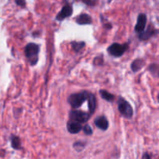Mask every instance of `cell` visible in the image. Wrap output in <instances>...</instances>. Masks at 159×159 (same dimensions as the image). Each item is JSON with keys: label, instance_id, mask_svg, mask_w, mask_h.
<instances>
[{"label": "cell", "instance_id": "1", "mask_svg": "<svg viewBox=\"0 0 159 159\" xmlns=\"http://www.w3.org/2000/svg\"><path fill=\"white\" fill-rule=\"evenodd\" d=\"M40 47L35 43H29L25 47V56L32 66L35 65L38 62V54Z\"/></svg>", "mask_w": 159, "mask_h": 159}, {"label": "cell", "instance_id": "2", "mask_svg": "<svg viewBox=\"0 0 159 159\" xmlns=\"http://www.w3.org/2000/svg\"><path fill=\"white\" fill-rule=\"evenodd\" d=\"M89 93L86 90H82L79 93L71 94L68 98V102L74 108H79L85 101H88Z\"/></svg>", "mask_w": 159, "mask_h": 159}, {"label": "cell", "instance_id": "3", "mask_svg": "<svg viewBox=\"0 0 159 159\" xmlns=\"http://www.w3.org/2000/svg\"><path fill=\"white\" fill-rule=\"evenodd\" d=\"M118 110L120 113L124 117L127 118H130L133 116L134 110L132 106L130 105V103L126 101L124 98H120L118 100Z\"/></svg>", "mask_w": 159, "mask_h": 159}, {"label": "cell", "instance_id": "4", "mask_svg": "<svg viewBox=\"0 0 159 159\" xmlns=\"http://www.w3.org/2000/svg\"><path fill=\"white\" fill-rule=\"evenodd\" d=\"M127 48H128V44L121 45V44L113 43L108 47L107 51L110 55L114 57H120L127 51Z\"/></svg>", "mask_w": 159, "mask_h": 159}, {"label": "cell", "instance_id": "5", "mask_svg": "<svg viewBox=\"0 0 159 159\" xmlns=\"http://www.w3.org/2000/svg\"><path fill=\"white\" fill-rule=\"evenodd\" d=\"M70 119L75 120L80 123H85L89 119L90 114L79 110H71L69 112Z\"/></svg>", "mask_w": 159, "mask_h": 159}, {"label": "cell", "instance_id": "6", "mask_svg": "<svg viewBox=\"0 0 159 159\" xmlns=\"http://www.w3.org/2000/svg\"><path fill=\"white\" fill-rule=\"evenodd\" d=\"M72 6L69 4H67L62 7L61 10L57 13V16H56V20H58V21H62V20H64L65 18H67V17H71V16L72 15Z\"/></svg>", "mask_w": 159, "mask_h": 159}, {"label": "cell", "instance_id": "7", "mask_svg": "<svg viewBox=\"0 0 159 159\" xmlns=\"http://www.w3.org/2000/svg\"><path fill=\"white\" fill-rule=\"evenodd\" d=\"M146 23H147V16L144 13H141L138 15L137 23L135 25L134 31L138 34H141L145 30Z\"/></svg>", "mask_w": 159, "mask_h": 159}, {"label": "cell", "instance_id": "8", "mask_svg": "<svg viewBox=\"0 0 159 159\" xmlns=\"http://www.w3.org/2000/svg\"><path fill=\"white\" fill-rule=\"evenodd\" d=\"M82 128L83 127L82 126V123L75 121V120L71 119L67 123V129L71 134L78 133L80 132L81 129H82Z\"/></svg>", "mask_w": 159, "mask_h": 159}, {"label": "cell", "instance_id": "9", "mask_svg": "<svg viewBox=\"0 0 159 159\" xmlns=\"http://www.w3.org/2000/svg\"><path fill=\"white\" fill-rule=\"evenodd\" d=\"M94 123L99 129L102 130H107L109 127V121L104 115L97 116L94 120Z\"/></svg>", "mask_w": 159, "mask_h": 159}, {"label": "cell", "instance_id": "10", "mask_svg": "<svg viewBox=\"0 0 159 159\" xmlns=\"http://www.w3.org/2000/svg\"><path fill=\"white\" fill-rule=\"evenodd\" d=\"M156 29H155L152 26H149L148 27L146 30H144L142 33L139 34L138 37H139L140 40L146 41L148 40V39L150 38V37H152L153 35H155V34H156Z\"/></svg>", "mask_w": 159, "mask_h": 159}, {"label": "cell", "instance_id": "11", "mask_svg": "<svg viewBox=\"0 0 159 159\" xmlns=\"http://www.w3.org/2000/svg\"><path fill=\"white\" fill-rule=\"evenodd\" d=\"M76 23L79 25H87V24H91L93 23V20L92 17H90L89 14L86 13H82L77 17L75 20Z\"/></svg>", "mask_w": 159, "mask_h": 159}, {"label": "cell", "instance_id": "12", "mask_svg": "<svg viewBox=\"0 0 159 159\" xmlns=\"http://www.w3.org/2000/svg\"><path fill=\"white\" fill-rule=\"evenodd\" d=\"M144 65H145V62H144V59H137L132 62L131 65H130V68H131L132 71L136 73V72L141 70Z\"/></svg>", "mask_w": 159, "mask_h": 159}, {"label": "cell", "instance_id": "13", "mask_svg": "<svg viewBox=\"0 0 159 159\" xmlns=\"http://www.w3.org/2000/svg\"><path fill=\"white\" fill-rule=\"evenodd\" d=\"M88 105H89V110L90 114L94 113L95 110H96V98L93 94L89 93L88 98Z\"/></svg>", "mask_w": 159, "mask_h": 159}, {"label": "cell", "instance_id": "14", "mask_svg": "<svg viewBox=\"0 0 159 159\" xmlns=\"http://www.w3.org/2000/svg\"><path fill=\"white\" fill-rule=\"evenodd\" d=\"M10 141H11V146H12V147L13 148V149L20 150L22 148L21 140H20V137H17V136L11 135Z\"/></svg>", "mask_w": 159, "mask_h": 159}, {"label": "cell", "instance_id": "15", "mask_svg": "<svg viewBox=\"0 0 159 159\" xmlns=\"http://www.w3.org/2000/svg\"><path fill=\"white\" fill-rule=\"evenodd\" d=\"M99 94L101 95V97H102L104 100L109 101V102H112V101H113V100H114L115 98L114 95L110 94V92L107 91V90H99Z\"/></svg>", "mask_w": 159, "mask_h": 159}, {"label": "cell", "instance_id": "16", "mask_svg": "<svg viewBox=\"0 0 159 159\" xmlns=\"http://www.w3.org/2000/svg\"><path fill=\"white\" fill-rule=\"evenodd\" d=\"M71 47L75 52L80 51L85 46V43L84 41H72L71 42Z\"/></svg>", "mask_w": 159, "mask_h": 159}, {"label": "cell", "instance_id": "17", "mask_svg": "<svg viewBox=\"0 0 159 159\" xmlns=\"http://www.w3.org/2000/svg\"><path fill=\"white\" fill-rule=\"evenodd\" d=\"M85 145H86V143H85V142L77 141L75 142V143H73V148H74L77 152H81V151H83L84 148L85 147Z\"/></svg>", "mask_w": 159, "mask_h": 159}, {"label": "cell", "instance_id": "18", "mask_svg": "<svg viewBox=\"0 0 159 159\" xmlns=\"http://www.w3.org/2000/svg\"><path fill=\"white\" fill-rule=\"evenodd\" d=\"M148 70L155 76H159V65L157 64H152L149 66Z\"/></svg>", "mask_w": 159, "mask_h": 159}, {"label": "cell", "instance_id": "19", "mask_svg": "<svg viewBox=\"0 0 159 159\" xmlns=\"http://www.w3.org/2000/svg\"><path fill=\"white\" fill-rule=\"evenodd\" d=\"M82 130H83L84 133L86 134V135H92L93 134V129H92L91 126L89 124H85V126L82 128Z\"/></svg>", "mask_w": 159, "mask_h": 159}, {"label": "cell", "instance_id": "20", "mask_svg": "<svg viewBox=\"0 0 159 159\" xmlns=\"http://www.w3.org/2000/svg\"><path fill=\"white\" fill-rule=\"evenodd\" d=\"M80 1L89 6H94L97 3V0H80Z\"/></svg>", "mask_w": 159, "mask_h": 159}, {"label": "cell", "instance_id": "21", "mask_svg": "<svg viewBox=\"0 0 159 159\" xmlns=\"http://www.w3.org/2000/svg\"><path fill=\"white\" fill-rule=\"evenodd\" d=\"M15 2L17 6H20L22 8H24L26 6V0H15Z\"/></svg>", "mask_w": 159, "mask_h": 159}, {"label": "cell", "instance_id": "22", "mask_svg": "<svg viewBox=\"0 0 159 159\" xmlns=\"http://www.w3.org/2000/svg\"><path fill=\"white\" fill-rule=\"evenodd\" d=\"M142 158L143 159H152V157H151V155L148 154V153L145 152L144 154H143Z\"/></svg>", "mask_w": 159, "mask_h": 159}, {"label": "cell", "instance_id": "23", "mask_svg": "<svg viewBox=\"0 0 159 159\" xmlns=\"http://www.w3.org/2000/svg\"><path fill=\"white\" fill-rule=\"evenodd\" d=\"M158 102H159V94H158Z\"/></svg>", "mask_w": 159, "mask_h": 159}]
</instances>
